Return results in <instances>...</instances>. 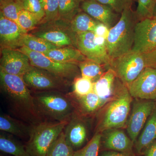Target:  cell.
I'll return each mask as SVG.
<instances>
[{"mask_svg":"<svg viewBox=\"0 0 156 156\" xmlns=\"http://www.w3.org/2000/svg\"><path fill=\"white\" fill-rule=\"evenodd\" d=\"M1 92L9 112L33 126L43 122L35 106L33 96L23 77L0 70Z\"/></svg>","mask_w":156,"mask_h":156,"instance_id":"cell-1","label":"cell"},{"mask_svg":"<svg viewBox=\"0 0 156 156\" xmlns=\"http://www.w3.org/2000/svg\"><path fill=\"white\" fill-rule=\"evenodd\" d=\"M132 97L128 87L116 78L113 95L101 115L97 132L126 128L130 112Z\"/></svg>","mask_w":156,"mask_h":156,"instance_id":"cell-2","label":"cell"},{"mask_svg":"<svg viewBox=\"0 0 156 156\" xmlns=\"http://www.w3.org/2000/svg\"><path fill=\"white\" fill-rule=\"evenodd\" d=\"M31 93L36 109L43 121H69L76 112L72 98L62 92L48 91Z\"/></svg>","mask_w":156,"mask_h":156,"instance_id":"cell-3","label":"cell"},{"mask_svg":"<svg viewBox=\"0 0 156 156\" xmlns=\"http://www.w3.org/2000/svg\"><path fill=\"white\" fill-rule=\"evenodd\" d=\"M138 21L135 11L132 8L126 9L121 13L116 24L110 29L106 45L111 60L132 50L134 28Z\"/></svg>","mask_w":156,"mask_h":156,"instance_id":"cell-4","label":"cell"},{"mask_svg":"<svg viewBox=\"0 0 156 156\" xmlns=\"http://www.w3.org/2000/svg\"><path fill=\"white\" fill-rule=\"evenodd\" d=\"M69 121H43L33 126L26 148L30 156H46Z\"/></svg>","mask_w":156,"mask_h":156,"instance_id":"cell-5","label":"cell"},{"mask_svg":"<svg viewBox=\"0 0 156 156\" xmlns=\"http://www.w3.org/2000/svg\"><path fill=\"white\" fill-rule=\"evenodd\" d=\"M17 50L28 56L31 64L34 67L45 70L69 82L80 76V70L76 63L58 62L47 57L43 53L32 51L24 46Z\"/></svg>","mask_w":156,"mask_h":156,"instance_id":"cell-6","label":"cell"},{"mask_svg":"<svg viewBox=\"0 0 156 156\" xmlns=\"http://www.w3.org/2000/svg\"><path fill=\"white\" fill-rule=\"evenodd\" d=\"M147 67L144 54L131 51L112 59L110 68L127 87Z\"/></svg>","mask_w":156,"mask_h":156,"instance_id":"cell-7","label":"cell"},{"mask_svg":"<svg viewBox=\"0 0 156 156\" xmlns=\"http://www.w3.org/2000/svg\"><path fill=\"white\" fill-rule=\"evenodd\" d=\"M23 79L31 92H64L69 83L45 70L34 66L26 73Z\"/></svg>","mask_w":156,"mask_h":156,"instance_id":"cell-8","label":"cell"},{"mask_svg":"<svg viewBox=\"0 0 156 156\" xmlns=\"http://www.w3.org/2000/svg\"><path fill=\"white\" fill-rule=\"evenodd\" d=\"M156 48V20L153 17L139 20L134 28L132 51L146 54Z\"/></svg>","mask_w":156,"mask_h":156,"instance_id":"cell-9","label":"cell"},{"mask_svg":"<svg viewBox=\"0 0 156 156\" xmlns=\"http://www.w3.org/2000/svg\"><path fill=\"white\" fill-rule=\"evenodd\" d=\"M156 106V102L153 100L136 99L133 103L126 128L128 136L134 143Z\"/></svg>","mask_w":156,"mask_h":156,"instance_id":"cell-10","label":"cell"},{"mask_svg":"<svg viewBox=\"0 0 156 156\" xmlns=\"http://www.w3.org/2000/svg\"><path fill=\"white\" fill-rule=\"evenodd\" d=\"M93 32H85L76 34V48L87 59L96 62L110 68L111 59L106 48L98 44Z\"/></svg>","mask_w":156,"mask_h":156,"instance_id":"cell-11","label":"cell"},{"mask_svg":"<svg viewBox=\"0 0 156 156\" xmlns=\"http://www.w3.org/2000/svg\"><path fill=\"white\" fill-rule=\"evenodd\" d=\"M128 88L135 99L156 100V67H145Z\"/></svg>","mask_w":156,"mask_h":156,"instance_id":"cell-12","label":"cell"},{"mask_svg":"<svg viewBox=\"0 0 156 156\" xmlns=\"http://www.w3.org/2000/svg\"><path fill=\"white\" fill-rule=\"evenodd\" d=\"M0 63V70L22 77L34 67L27 55L17 49L11 48L2 49Z\"/></svg>","mask_w":156,"mask_h":156,"instance_id":"cell-13","label":"cell"},{"mask_svg":"<svg viewBox=\"0 0 156 156\" xmlns=\"http://www.w3.org/2000/svg\"><path fill=\"white\" fill-rule=\"evenodd\" d=\"M82 11L111 28L116 24L121 16L111 7L95 1L84 0L81 4Z\"/></svg>","mask_w":156,"mask_h":156,"instance_id":"cell-14","label":"cell"},{"mask_svg":"<svg viewBox=\"0 0 156 156\" xmlns=\"http://www.w3.org/2000/svg\"><path fill=\"white\" fill-rule=\"evenodd\" d=\"M67 143L75 151L82 147L88 137V126L76 112L72 116L64 131Z\"/></svg>","mask_w":156,"mask_h":156,"instance_id":"cell-15","label":"cell"},{"mask_svg":"<svg viewBox=\"0 0 156 156\" xmlns=\"http://www.w3.org/2000/svg\"><path fill=\"white\" fill-rule=\"evenodd\" d=\"M25 34L27 33L16 23L0 13V39L2 48H21V39Z\"/></svg>","mask_w":156,"mask_h":156,"instance_id":"cell-16","label":"cell"},{"mask_svg":"<svg viewBox=\"0 0 156 156\" xmlns=\"http://www.w3.org/2000/svg\"><path fill=\"white\" fill-rule=\"evenodd\" d=\"M101 133L103 146L105 148L122 152H133L134 143L122 129H109Z\"/></svg>","mask_w":156,"mask_h":156,"instance_id":"cell-17","label":"cell"},{"mask_svg":"<svg viewBox=\"0 0 156 156\" xmlns=\"http://www.w3.org/2000/svg\"><path fill=\"white\" fill-rule=\"evenodd\" d=\"M32 126L10 115L0 116V130L21 138L29 139Z\"/></svg>","mask_w":156,"mask_h":156,"instance_id":"cell-18","label":"cell"},{"mask_svg":"<svg viewBox=\"0 0 156 156\" xmlns=\"http://www.w3.org/2000/svg\"><path fill=\"white\" fill-rule=\"evenodd\" d=\"M156 141V106L149 117L145 126L135 142V147L138 153L144 151Z\"/></svg>","mask_w":156,"mask_h":156,"instance_id":"cell-19","label":"cell"},{"mask_svg":"<svg viewBox=\"0 0 156 156\" xmlns=\"http://www.w3.org/2000/svg\"><path fill=\"white\" fill-rule=\"evenodd\" d=\"M116 78L114 71L109 68L94 83L93 92L101 98L105 104L108 102L112 97Z\"/></svg>","mask_w":156,"mask_h":156,"instance_id":"cell-20","label":"cell"},{"mask_svg":"<svg viewBox=\"0 0 156 156\" xmlns=\"http://www.w3.org/2000/svg\"><path fill=\"white\" fill-rule=\"evenodd\" d=\"M44 54L52 60L62 63L78 64L87 59L80 50L72 47L56 48L49 50Z\"/></svg>","mask_w":156,"mask_h":156,"instance_id":"cell-21","label":"cell"},{"mask_svg":"<svg viewBox=\"0 0 156 156\" xmlns=\"http://www.w3.org/2000/svg\"><path fill=\"white\" fill-rule=\"evenodd\" d=\"M34 35L60 48L73 46L76 48V34L70 35L61 30L52 29L37 32Z\"/></svg>","mask_w":156,"mask_h":156,"instance_id":"cell-22","label":"cell"},{"mask_svg":"<svg viewBox=\"0 0 156 156\" xmlns=\"http://www.w3.org/2000/svg\"><path fill=\"white\" fill-rule=\"evenodd\" d=\"M75 105L76 108L84 115L94 113L105 104L94 92L80 97H73L69 95Z\"/></svg>","mask_w":156,"mask_h":156,"instance_id":"cell-23","label":"cell"},{"mask_svg":"<svg viewBox=\"0 0 156 156\" xmlns=\"http://www.w3.org/2000/svg\"><path fill=\"white\" fill-rule=\"evenodd\" d=\"M0 150L4 153L13 156H30L23 146L12 134L1 131Z\"/></svg>","mask_w":156,"mask_h":156,"instance_id":"cell-24","label":"cell"},{"mask_svg":"<svg viewBox=\"0 0 156 156\" xmlns=\"http://www.w3.org/2000/svg\"><path fill=\"white\" fill-rule=\"evenodd\" d=\"M70 30L75 34L94 32L99 21L83 11L78 13L70 21Z\"/></svg>","mask_w":156,"mask_h":156,"instance_id":"cell-25","label":"cell"},{"mask_svg":"<svg viewBox=\"0 0 156 156\" xmlns=\"http://www.w3.org/2000/svg\"><path fill=\"white\" fill-rule=\"evenodd\" d=\"M21 44V47L24 46L32 51L43 54L49 50L60 48L44 39L27 33L23 34Z\"/></svg>","mask_w":156,"mask_h":156,"instance_id":"cell-26","label":"cell"},{"mask_svg":"<svg viewBox=\"0 0 156 156\" xmlns=\"http://www.w3.org/2000/svg\"><path fill=\"white\" fill-rule=\"evenodd\" d=\"M81 76L95 83L108 69L105 66L90 59H85L78 63Z\"/></svg>","mask_w":156,"mask_h":156,"instance_id":"cell-27","label":"cell"},{"mask_svg":"<svg viewBox=\"0 0 156 156\" xmlns=\"http://www.w3.org/2000/svg\"><path fill=\"white\" fill-rule=\"evenodd\" d=\"M84 0H58L59 20L70 22L82 11L81 4Z\"/></svg>","mask_w":156,"mask_h":156,"instance_id":"cell-28","label":"cell"},{"mask_svg":"<svg viewBox=\"0 0 156 156\" xmlns=\"http://www.w3.org/2000/svg\"><path fill=\"white\" fill-rule=\"evenodd\" d=\"M0 13L16 23L20 27L18 17L20 11L23 9L21 0H3L0 2Z\"/></svg>","mask_w":156,"mask_h":156,"instance_id":"cell-29","label":"cell"},{"mask_svg":"<svg viewBox=\"0 0 156 156\" xmlns=\"http://www.w3.org/2000/svg\"><path fill=\"white\" fill-rule=\"evenodd\" d=\"M74 152L66 142L63 131L50 148L46 156H73Z\"/></svg>","mask_w":156,"mask_h":156,"instance_id":"cell-30","label":"cell"},{"mask_svg":"<svg viewBox=\"0 0 156 156\" xmlns=\"http://www.w3.org/2000/svg\"><path fill=\"white\" fill-rule=\"evenodd\" d=\"M102 133L96 132L87 145L75 151L73 156H98Z\"/></svg>","mask_w":156,"mask_h":156,"instance_id":"cell-31","label":"cell"},{"mask_svg":"<svg viewBox=\"0 0 156 156\" xmlns=\"http://www.w3.org/2000/svg\"><path fill=\"white\" fill-rule=\"evenodd\" d=\"M94 83L88 78L79 76L74 80L73 97H80L93 92Z\"/></svg>","mask_w":156,"mask_h":156,"instance_id":"cell-32","label":"cell"},{"mask_svg":"<svg viewBox=\"0 0 156 156\" xmlns=\"http://www.w3.org/2000/svg\"><path fill=\"white\" fill-rule=\"evenodd\" d=\"M45 13L43 22H53L59 20L58 0H39Z\"/></svg>","mask_w":156,"mask_h":156,"instance_id":"cell-33","label":"cell"},{"mask_svg":"<svg viewBox=\"0 0 156 156\" xmlns=\"http://www.w3.org/2000/svg\"><path fill=\"white\" fill-rule=\"evenodd\" d=\"M156 4V0H137L135 13L138 20L151 18Z\"/></svg>","mask_w":156,"mask_h":156,"instance_id":"cell-34","label":"cell"},{"mask_svg":"<svg viewBox=\"0 0 156 156\" xmlns=\"http://www.w3.org/2000/svg\"><path fill=\"white\" fill-rule=\"evenodd\" d=\"M18 22L20 27L26 33L29 31L34 29L38 24L40 23L38 20L34 15L24 9L20 13Z\"/></svg>","mask_w":156,"mask_h":156,"instance_id":"cell-35","label":"cell"},{"mask_svg":"<svg viewBox=\"0 0 156 156\" xmlns=\"http://www.w3.org/2000/svg\"><path fill=\"white\" fill-rule=\"evenodd\" d=\"M24 10L34 15L40 22H43L45 18V11L39 0H21Z\"/></svg>","mask_w":156,"mask_h":156,"instance_id":"cell-36","label":"cell"},{"mask_svg":"<svg viewBox=\"0 0 156 156\" xmlns=\"http://www.w3.org/2000/svg\"><path fill=\"white\" fill-rule=\"evenodd\" d=\"M111 7L114 11L121 14L126 9H131L134 0H95Z\"/></svg>","mask_w":156,"mask_h":156,"instance_id":"cell-37","label":"cell"},{"mask_svg":"<svg viewBox=\"0 0 156 156\" xmlns=\"http://www.w3.org/2000/svg\"><path fill=\"white\" fill-rule=\"evenodd\" d=\"M109 30L110 29L106 25L100 22L96 26L93 33L97 36L103 37L106 39Z\"/></svg>","mask_w":156,"mask_h":156,"instance_id":"cell-38","label":"cell"},{"mask_svg":"<svg viewBox=\"0 0 156 156\" xmlns=\"http://www.w3.org/2000/svg\"><path fill=\"white\" fill-rule=\"evenodd\" d=\"M147 66L156 67V48L150 53L144 54Z\"/></svg>","mask_w":156,"mask_h":156,"instance_id":"cell-39","label":"cell"},{"mask_svg":"<svg viewBox=\"0 0 156 156\" xmlns=\"http://www.w3.org/2000/svg\"><path fill=\"white\" fill-rule=\"evenodd\" d=\"M100 156H135L133 152H122L114 151H105L101 154Z\"/></svg>","mask_w":156,"mask_h":156,"instance_id":"cell-40","label":"cell"},{"mask_svg":"<svg viewBox=\"0 0 156 156\" xmlns=\"http://www.w3.org/2000/svg\"><path fill=\"white\" fill-rule=\"evenodd\" d=\"M143 154L144 156H156V141L151 144Z\"/></svg>","mask_w":156,"mask_h":156,"instance_id":"cell-41","label":"cell"},{"mask_svg":"<svg viewBox=\"0 0 156 156\" xmlns=\"http://www.w3.org/2000/svg\"><path fill=\"white\" fill-rule=\"evenodd\" d=\"M156 20V4L154 8L153 12V17Z\"/></svg>","mask_w":156,"mask_h":156,"instance_id":"cell-42","label":"cell"},{"mask_svg":"<svg viewBox=\"0 0 156 156\" xmlns=\"http://www.w3.org/2000/svg\"><path fill=\"white\" fill-rule=\"evenodd\" d=\"M3 1V0H0V2H2V1Z\"/></svg>","mask_w":156,"mask_h":156,"instance_id":"cell-43","label":"cell"}]
</instances>
